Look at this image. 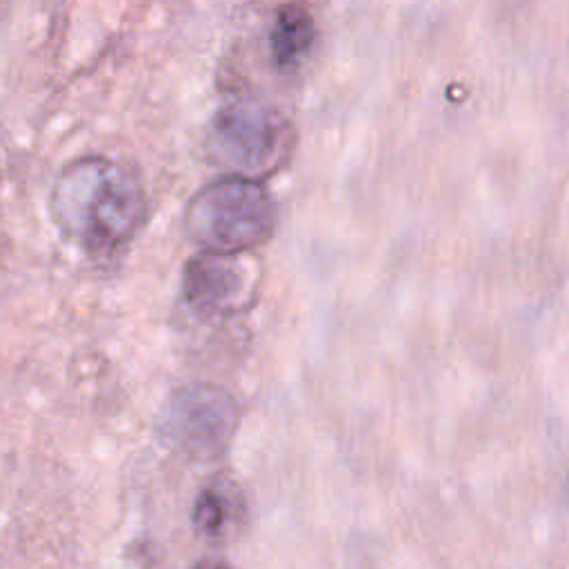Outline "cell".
<instances>
[{"label":"cell","instance_id":"obj_1","mask_svg":"<svg viewBox=\"0 0 569 569\" xmlns=\"http://www.w3.org/2000/svg\"><path fill=\"white\" fill-rule=\"evenodd\" d=\"M51 209L67 238L89 251H113L144 220V193L124 167L107 158H80L53 184Z\"/></svg>","mask_w":569,"mask_h":569},{"label":"cell","instance_id":"obj_2","mask_svg":"<svg viewBox=\"0 0 569 569\" xmlns=\"http://www.w3.org/2000/svg\"><path fill=\"white\" fill-rule=\"evenodd\" d=\"M276 209L258 180L224 176L187 204V236L207 253H247L273 233Z\"/></svg>","mask_w":569,"mask_h":569},{"label":"cell","instance_id":"obj_3","mask_svg":"<svg viewBox=\"0 0 569 569\" xmlns=\"http://www.w3.org/2000/svg\"><path fill=\"white\" fill-rule=\"evenodd\" d=\"M211 160L227 176L264 180L280 171L293 149V133L287 120L267 102L236 98L224 102L207 136Z\"/></svg>","mask_w":569,"mask_h":569},{"label":"cell","instance_id":"obj_4","mask_svg":"<svg viewBox=\"0 0 569 569\" xmlns=\"http://www.w3.org/2000/svg\"><path fill=\"white\" fill-rule=\"evenodd\" d=\"M238 407L233 398L211 385L178 389L164 413V429L173 447L189 458L218 456L233 436Z\"/></svg>","mask_w":569,"mask_h":569},{"label":"cell","instance_id":"obj_5","mask_svg":"<svg viewBox=\"0 0 569 569\" xmlns=\"http://www.w3.org/2000/svg\"><path fill=\"white\" fill-rule=\"evenodd\" d=\"M256 280V267L244 253L202 251L184 267V296L200 311H238L251 298Z\"/></svg>","mask_w":569,"mask_h":569},{"label":"cell","instance_id":"obj_6","mask_svg":"<svg viewBox=\"0 0 569 569\" xmlns=\"http://www.w3.org/2000/svg\"><path fill=\"white\" fill-rule=\"evenodd\" d=\"M313 16L300 2H287L276 9L269 47L278 69L291 71L307 56L313 42Z\"/></svg>","mask_w":569,"mask_h":569},{"label":"cell","instance_id":"obj_7","mask_svg":"<svg viewBox=\"0 0 569 569\" xmlns=\"http://www.w3.org/2000/svg\"><path fill=\"white\" fill-rule=\"evenodd\" d=\"M231 516H233V507H231L229 493L222 487H207L198 496L193 507V525L202 536L207 538L220 536Z\"/></svg>","mask_w":569,"mask_h":569},{"label":"cell","instance_id":"obj_8","mask_svg":"<svg viewBox=\"0 0 569 569\" xmlns=\"http://www.w3.org/2000/svg\"><path fill=\"white\" fill-rule=\"evenodd\" d=\"M196 569H227V567L220 562H200Z\"/></svg>","mask_w":569,"mask_h":569}]
</instances>
